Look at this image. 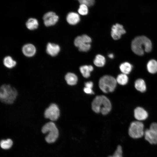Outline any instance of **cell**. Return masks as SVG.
<instances>
[{
	"label": "cell",
	"mask_w": 157,
	"mask_h": 157,
	"mask_svg": "<svg viewBox=\"0 0 157 157\" xmlns=\"http://www.w3.org/2000/svg\"><path fill=\"white\" fill-rule=\"evenodd\" d=\"M131 47L132 51L136 54L142 56L144 51L150 52L152 48V43L150 40L144 36H139L135 38L132 41Z\"/></svg>",
	"instance_id": "6da1fadb"
},
{
	"label": "cell",
	"mask_w": 157,
	"mask_h": 157,
	"mask_svg": "<svg viewBox=\"0 0 157 157\" xmlns=\"http://www.w3.org/2000/svg\"><path fill=\"white\" fill-rule=\"evenodd\" d=\"M18 95L17 90L9 84L1 85L0 88V100L1 103L6 105L13 104Z\"/></svg>",
	"instance_id": "7a4b0ae2"
},
{
	"label": "cell",
	"mask_w": 157,
	"mask_h": 157,
	"mask_svg": "<svg viewBox=\"0 0 157 157\" xmlns=\"http://www.w3.org/2000/svg\"><path fill=\"white\" fill-rule=\"evenodd\" d=\"M92 108L95 112L101 113L105 115L108 113L111 108L110 100L106 96L99 95L97 96L92 103Z\"/></svg>",
	"instance_id": "3957f363"
},
{
	"label": "cell",
	"mask_w": 157,
	"mask_h": 157,
	"mask_svg": "<svg viewBox=\"0 0 157 157\" xmlns=\"http://www.w3.org/2000/svg\"><path fill=\"white\" fill-rule=\"evenodd\" d=\"M41 131L43 133H48L45 139L49 143L54 142L58 137V130L53 122L49 121L46 123L42 127Z\"/></svg>",
	"instance_id": "277c9868"
},
{
	"label": "cell",
	"mask_w": 157,
	"mask_h": 157,
	"mask_svg": "<svg viewBox=\"0 0 157 157\" xmlns=\"http://www.w3.org/2000/svg\"><path fill=\"white\" fill-rule=\"evenodd\" d=\"M117 82L116 79L109 75L103 76L99 81V86L104 92L107 93L113 92L115 89Z\"/></svg>",
	"instance_id": "5b68a950"
},
{
	"label": "cell",
	"mask_w": 157,
	"mask_h": 157,
	"mask_svg": "<svg viewBox=\"0 0 157 157\" xmlns=\"http://www.w3.org/2000/svg\"><path fill=\"white\" fill-rule=\"evenodd\" d=\"M144 125L141 121H138L132 122L128 131L129 135L133 138H138L144 134Z\"/></svg>",
	"instance_id": "8992f818"
},
{
	"label": "cell",
	"mask_w": 157,
	"mask_h": 157,
	"mask_svg": "<svg viewBox=\"0 0 157 157\" xmlns=\"http://www.w3.org/2000/svg\"><path fill=\"white\" fill-rule=\"evenodd\" d=\"M60 115V111L58 106L56 103H52L45 110L44 113V118L49 121L57 120Z\"/></svg>",
	"instance_id": "52a82bcc"
},
{
	"label": "cell",
	"mask_w": 157,
	"mask_h": 157,
	"mask_svg": "<svg viewBox=\"0 0 157 157\" xmlns=\"http://www.w3.org/2000/svg\"><path fill=\"white\" fill-rule=\"evenodd\" d=\"M91 41V38L85 34L77 37L74 40V43L75 45L78 48L79 51L86 52L90 49Z\"/></svg>",
	"instance_id": "ba28073f"
},
{
	"label": "cell",
	"mask_w": 157,
	"mask_h": 157,
	"mask_svg": "<svg viewBox=\"0 0 157 157\" xmlns=\"http://www.w3.org/2000/svg\"><path fill=\"white\" fill-rule=\"evenodd\" d=\"M145 139L151 144H157V124L152 123L144 132Z\"/></svg>",
	"instance_id": "9c48e42d"
},
{
	"label": "cell",
	"mask_w": 157,
	"mask_h": 157,
	"mask_svg": "<svg viewBox=\"0 0 157 157\" xmlns=\"http://www.w3.org/2000/svg\"><path fill=\"white\" fill-rule=\"evenodd\" d=\"M58 16L52 12H49L46 13L43 16V19L45 25L49 26L55 25L58 21Z\"/></svg>",
	"instance_id": "30bf717a"
},
{
	"label": "cell",
	"mask_w": 157,
	"mask_h": 157,
	"mask_svg": "<svg viewBox=\"0 0 157 157\" xmlns=\"http://www.w3.org/2000/svg\"><path fill=\"white\" fill-rule=\"evenodd\" d=\"M126 32L123 26L119 24L113 25L111 28V36L115 40L119 39L122 35L125 34Z\"/></svg>",
	"instance_id": "8fae6325"
},
{
	"label": "cell",
	"mask_w": 157,
	"mask_h": 157,
	"mask_svg": "<svg viewBox=\"0 0 157 157\" xmlns=\"http://www.w3.org/2000/svg\"><path fill=\"white\" fill-rule=\"evenodd\" d=\"M134 115L137 121H141L145 120L148 117L147 112L143 108L138 107L134 110Z\"/></svg>",
	"instance_id": "7c38bea8"
},
{
	"label": "cell",
	"mask_w": 157,
	"mask_h": 157,
	"mask_svg": "<svg viewBox=\"0 0 157 157\" xmlns=\"http://www.w3.org/2000/svg\"><path fill=\"white\" fill-rule=\"evenodd\" d=\"M22 51L23 54L28 57H31L35 54L36 49L35 46L31 44H27L22 47Z\"/></svg>",
	"instance_id": "4fadbf2b"
},
{
	"label": "cell",
	"mask_w": 157,
	"mask_h": 157,
	"mask_svg": "<svg viewBox=\"0 0 157 157\" xmlns=\"http://www.w3.org/2000/svg\"><path fill=\"white\" fill-rule=\"evenodd\" d=\"M60 50L59 46L57 44L49 43L47 45L46 51L50 55L54 56L57 55Z\"/></svg>",
	"instance_id": "5bb4252c"
},
{
	"label": "cell",
	"mask_w": 157,
	"mask_h": 157,
	"mask_svg": "<svg viewBox=\"0 0 157 157\" xmlns=\"http://www.w3.org/2000/svg\"><path fill=\"white\" fill-rule=\"evenodd\" d=\"M66 20L70 24L74 25L78 23L80 20L79 15L76 13L73 12L69 13L67 15Z\"/></svg>",
	"instance_id": "9a60e30c"
},
{
	"label": "cell",
	"mask_w": 157,
	"mask_h": 157,
	"mask_svg": "<svg viewBox=\"0 0 157 157\" xmlns=\"http://www.w3.org/2000/svg\"><path fill=\"white\" fill-rule=\"evenodd\" d=\"M65 78L67 83L69 85H75L78 81L77 76L72 73H67L65 75Z\"/></svg>",
	"instance_id": "2e32d148"
},
{
	"label": "cell",
	"mask_w": 157,
	"mask_h": 157,
	"mask_svg": "<svg viewBox=\"0 0 157 157\" xmlns=\"http://www.w3.org/2000/svg\"><path fill=\"white\" fill-rule=\"evenodd\" d=\"M80 71L83 76L86 78L90 76L91 72L93 70V67L91 65H84L81 66Z\"/></svg>",
	"instance_id": "e0dca14e"
},
{
	"label": "cell",
	"mask_w": 157,
	"mask_h": 157,
	"mask_svg": "<svg viewBox=\"0 0 157 157\" xmlns=\"http://www.w3.org/2000/svg\"><path fill=\"white\" fill-rule=\"evenodd\" d=\"M135 87L138 91L141 92H145L146 90V85L144 81L141 78L138 79L135 82Z\"/></svg>",
	"instance_id": "ac0fdd59"
},
{
	"label": "cell",
	"mask_w": 157,
	"mask_h": 157,
	"mask_svg": "<svg viewBox=\"0 0 157 157\" xmlns=\"http://www.w3.org/2000/svg\"><path fill=\"white\" fill-rule=\"evenodd\" d=\"M147 68L150 73L155 74L157 72V61L154 59L150 60L147 63Z\"/></svg>",
	"instance_id": "d6986e66"
},
{
	"label": "cell",
	"mask_w": 157,
	"mask_h": 157,
	"mask_svg": "<svg viewBox=\"0 0 157 157\" xmlns=\"http://www.w3.org/2000/svg\"><path fill=\"white\" fill-rule=\"evenodd\" d=\"M39 25L38 20L35 18H31L26 23L27 28L30 30H34L37 28Z\"/></svg>",
	"instance_id": "ffe728a7"
},
{
	"label": "cell",
	"mask_w": 157,
	"mask_h": 157,
	"mask_svg": "<svg viewBox=\"0 0 157 157\" xmlns=\"http://www.w3.org/2000/svg\"><path fill=\"white\" fill-rule=\"evenodd\" d=\"M119 69L122 72L126 75L129 74L132 69V66L127 62L122 63L119 66Z\"/></svg>",
	"instance_id": "44dd1931"
},
{
	"label": "cell",
	"mask_w": 157,
	"mask_h": 157,
	"mask_svg": "<svg viewBox=\"0 0 157 157\" xmlns=\"http://www.w3.org/2000/svg\"><path fill=\"white\" fill-rule=\"evenodd\" d=\"M3 63L6 67L9 69L13 68L16 65V61L13 60L10 56H6L4 58Z\"/></svg>",
	"instance_id": "7402d4cb"
},
{
	"label": "cell",
	"mask_w": 157,
	"mask_h": 157,
	"mask_svg": "<svg viewBox=\"0 0 157 157\" xmlns=\"http://www.w3.org/2000/svg\"><path fill=\"white\" fill-rule=\"evenodd\" d=\"M106 62L105 58L101 54L97 55L94 60V63L98 67L103 66Z\"/></svg>",
	"instance_id": "603a6c76"
},
{
	"label": "cell",
	"mask_w": 157,
	"mask_h": 157,
	"mask_svg": "<svg viewBox=\"0 0 157 157\" xmlns=\"http://www.w3.org/2000/svg\"><path fill=\"white\" fill-rule=\"evenodd\" d=\"M116 80L117 83L119 84L124 85L128 83L129 78L126 74L122 73L117 76Z\"/></svg>",
	"instance_id": "cb8c5ba5"
},
{
	"label": "cell",
	"mask_w": 157,
	"mask_h": 157,
	"mask_svg": "<svg viewBox=\"0 0 157 157\" xmlns=\"http://www.w3.org/2000/svg\"><path fill=\"white\" fill-rule=\"evenodd\" d=\"M13 141L10 139L6 140H2L0 142L1 147L4 149H8L10 148L13 144Z\"/></svg>",
	"instance_id": "d4e9b609"
},
{
	"label": "cell",
	"mask_w": 157,
	"mask_h": 157,
	"mask_svg": "<svg viewBox=\"0 0 157 157\" xmlns=\"http://www.w3.org/2000/svg\"><path fill=\"white\" fill-rule=\"evenodd\" d=\"M78 11L80 15H86L88 13V6L85 4H81Z\"/></svg>",
	"instance_id": "484cf974"
},
{
	"label": "cell",
	"mask_w": 157,
	"mask_h": 157,
	"mask_svg": "<svg viewBox=\"0 0 157 157\" xmlns=\"http://www.w3.org/2000/svg\"><path fill=\"white\" fill-rule=\"evenodd\" d=\"M122 154V147L119 145L117 146L113 155L112 156H109L108 157H123Z\"/></svg>",
	"instance_id": "4316f807"
},
{
	"label": "cell",
	"mask_w": 157,
	"mask_h": 157,
	"mask_svg": "<svg viewBox=\"0 0 157 157\" xmlns=\"http://www.w3.org/2000/svg\"><path fill=\"white\" fill-rule=\"evenodd\" d=\"M84 4L86 5L88 7H90L94 4V0H85Z\"/></svg>",
	"instance_id": "83f0119b"
},
{
	"label": "cell",
	"mask_w": 157,
	"mask_h": 157,
	"mask_svg": "<svg viewBox=\"0 0 157 157\" xmlns=\"http://www.w3.org/2000/svg\"><path fill=\"white\" fill-rule=\"evenodd\" d=\"M83 90L84 92L87 94H93V92L91 88L85 87L84 88Z\"/></svg>",
	"instance_id": "f1b7e54d"
},
{
	"label": "cell",
	"mask_w": 157,
	"mask_h": 157,
	"mask_svg": "<svg viewBox=\"0 0 157 157\" xmlns=\"http://www.w3.org/2000/svg\"><path fill=\"white\" fill-rule=\"evenodd\" d=\"M85 87L92 89L93 87V83L91 81H88L86 82L85 84Z\"/></svg>",
	"instance_id": "f546056e"
},
{
	"label": "cell",
	"mask_w": 157,
	"mask_h": 157,
	"mask_svg": "<svg viewBox=\"0 0 157 157\" xmlns=\"http://www.w3.org/2000/svg\"><path fill=\"white\" fill-rule=\"evenodd\" d=\"M108 57L110 58H114V56L112 53L109 54L108 55Z\"/></svg>",
	"instance_id": "4dcf8cb0"
},
{
	"label": "cell",
	"mask_w": 157,
	"mask_h": 157,
	"mask_svg": "<svg viewBox=\"0 0 157 157\" xmlns=\"http://www.w3.org/2000/svg\"><path fill=\"white\" fill-rule=\"evenodd\" d=\"M81 4L83 3L85 0H77Z\"/></svg>",
	"instance_id": "1f68e13d"
}]
</instances>
